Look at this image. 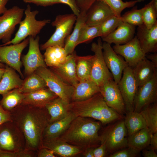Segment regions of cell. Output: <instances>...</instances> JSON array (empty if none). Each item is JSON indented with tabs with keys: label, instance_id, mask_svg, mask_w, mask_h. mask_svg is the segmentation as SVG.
<instances>
[{
	"label": "cell",
	"instance_id": "1",
	"mask_svg": "<svg viewBox=\"0 0 157 157\" xmlns=\"http://www.w3.org/2000/svg\"><path fill=\"white\" fill-rule=\"evenodd\" d=\"M9 112L12 121L24 136L26 149L37 153L42 146L44 130L49 123L45 107L21 104Z\"/></svg>",
	"mask_w": 157,
	"mask_h": 157
},
{
	"label": "cell",
	"instance_id": "2",
	"mask_svg": "<svg viewBox=\"0 0 157 157\" xmlns=\"http://www.w3.org/2000/svg\"><path fill=\"white\" fill-rule=\"evenodd\" d=\"M101 123L88 117H76L58 138L82 149L93 148L101 142L98 134Z\"/></svg>",
	"mask_w": 157,
	"mask_h": 157
},
{
	"label": "cell",
	"instance_id": "3",
	"mask_svg": "<svg viewBox=\"0 0 157 157\" xmlns=\"http://www.w3.org/2000/svg\"><path fill=\"white\" fill-rule=\"evenodd\" d=\"M68 109L76 117L93 118L104 124L122 118V115L107 105L100 92L84 101L71 102Z\"/></svg>",
	"mask_w": 157,
	"mask_h": 157
},
{
	"label": "cell",
	"instance_id": "4",
	"mask_svg": "<svg viewBox=\"0 0 157 157\" xmlns=\"http://www.w3.org/2000/svg\"><path fill=\"white\" fill-rule=\"evenodd\" d=\"M39 13V11L37 10L31 11L30 6L28 4L24 11L25 18L19 23V29L14 38L0 46L19 43L28 36L35 38L42 29L51 22L49 19L37 20L35 17Z\"/></svg>",
	"mask_w": 157,
	"mask_h": 157
},
{
	"label": "cell",
	"instance_id": "5",
	"mask_svg": "<svg viewBox=\"0 0 157 157\" xmlns=\"http://www.w3.org/2000/svg\"><path fill=\"white\" fill-rule=\"evenodd\" d=\"M76 18L73 13L57 15L51 23L52 26L56 28L55 31L49 39L41 45V50H45L53 46L64 47L65 40L70 34Z\"/></svg>",
	"mask_w": 157,
	"mask_h": 157
},
{
	"label": "cell",
	"instance_id": "6",
	"mask_svg": "<svg viewBox=\"0 0 157 157\" xmlns=\"http://www.w3.org/2000/svg\"><path fill=\"white\" fill-rule=\"evenodd\" d=\"M35 72L44 80L47 88L58 97L67 104L71 102L73 86L64 81L47 67H39Z\"/></svg>",
	"mask_w": 157,
	"mask_h": 157
},
{
	"label": "cell",
	"instance_id": "7",
	"mask_svg": "<svg viewBox=\"0 0 157 157\" xmlns=\"http://www.w3.org/2000/svg\"><path fill=\"white\" fill-rule=\"evenodd\" d=\"M26 149L24 136L13 121L0 126V150L18 151Z\"/></svg>",
	"mask_w": 157,
	"mask_h": 157
},
{
	"label": "cell",
	"instance_id": "8",
	"mask_svg": "<svg viewBox=\"0 0 157 157\" xmlns=\"http://www.w3.org/2000/svg\"><path fill=\"white\" fill-rule=\"evenodd\" d=\"M91 50L94 55L92 60L90 78L99 86L109 80L113 79L104 58L101 38H98L97 42L92 43Z\"/></svg>",
	"mask_w": 157,
	"mask_h": 157
},
{
	"label": "cell",
	"instance_id": "9",
	"mask_svg": "<svg viewBox=\"0 0 157 157\" xmlns=\"http://www.w3.org/2000/svg\"><path fill=\"white\" fill-rule=\"evenodd\" d=\"M126 128L124 120H122L108 127L100 136L101 143L106 145V151L116 152L128 147Z\"/></svg>",
	"mask_w": 157,
	"mask_h": 157
},
{
	"label": "cell",
	"instance_id": "10",
	"mask_svg": "<svg viewBox=\"0 0 157 157\" xmlns=\"http://www.w3.org/2000/svg\"><path fill=\"white\" fill-rule=\"evenodd\" d=\"M157 70L147 82L138 87L134 101L133 111L140 113L146 106L156 102Z\"/></svg>",
	"mask_w": 157,
	"mask_h": 157
},
{
	"label": "cell",
	"instance_id": "11",
	"mask_svg": "<svg viewBox=\"0 0 157 157\" xmlns=\"http://www.w3.org/2000/svg\"><path fill=\"white\" fill-rule=\"evenodd\" d=\"M24 10L14 6L0 16V40L3 44L11 40L16 26L22 21Z\"/></svg>",
	"mask_w": 157,
	"mask_h": 157
},
{
	"label": "cell",
	"instance_id": "12",
	"mask_svg": "<svg viewBox=\"0 0 157 157\" xmlns=\"http://www.w3.org/2000/svg\"><path fill=\"white\" fill-rule=\"evenodd\" d=\"M28 44V37L18 44L0 46V62L16 71L22 78L24 77L21 71V56Z\"/></svg>",
	"mask_w": 157,
	"mask_h": 157
},
{
	"label": "cell",
	"instance_id": "13",
	"mask_svg": "<svg viewBox=\"0 0 157 157\" xmlns=\"http://www.w3.org/2000/svg\"><path fill=\"white\" fill-rule=\"evenodd\" d=\"M29 38L28 51L22 57L25 74L28 76L35 72L40 67H47L44 61V56L41 54L39 47L40 37Z\"/></svg>",
	"mask_w": 157,
	"mask_h": 157
},
{
	"label": "cell",
	"instance_id": "14",
	"mask_svg": "<svg viewBox=\"0 0 157 157\" xmlns=\"http://www.w3.org/2000/svg\"><path fill=\"white\" fill-rule=\"evenodd\" d=\"M123 76L117 83L123 99L126 111L134 110V101L138 87L134 77L132 68L127 66L123 70Z\"/></svg>",
	"mask_w": 157,
	"mask_h": 157
},
{
	"label": "cell",
	"instance_id": "15",
	"mask_svg": "<svg viewBox=\"0 0 157 157\" xmlns=\"http://www.w3.org/2000/svg\"><path fill=\"white\" fill-rule=\"evenodd\" d=\"M100 92L107 105L119 114L126 112L124 102L117 84L111 79L99 86Z\"/></svg>",
	"mask_w": 157,
	"mask_h": 157
},
{
	"label": "cell",
	"instance_id": "16",
	"mask_svg": "<svg viewBox=\"0 0 157 157\" xmlns=\"http://www.w3.org/2000/svg\"><path fill=\"white\" fill-rule=\"evenodd\" d=\"M113 48L117 54L124 57L128 66L132 68L146 57L136 36L126 43L115 44Z\"/></svg>",
	"mask_w": 157,
	"mask_h": 157
},
{
	"label": "cell",
	"instance_id": "17",
	"mask_svg": "<svg viewBox=\"0 0 157 157\" xmlns=\"http://www.w3.org/2000/svg\"><path fill=\"white\" fill-rule=\"evenodd\" d=\"M104 58L113 79L117 84L120 80L124 69L128 65L124 59L114 51L111 44L102 43Z\"/></svg>",
	"mask_w": 157,
	"mask_h": 157
},
{
	"label": "cell",
	"instance_id": "18",
	"mask_svg": "<svg viewBox=\"0 0 157 157\" xmlns=\"http://www.w3.org/2000/svg\"><path fill=\"white\" fill-rule=\"evenodd\" d=\"M136 36L146 55L157 52V23L149 29L144 24L138 26Z\"/></svg>",
	"mask_w": 157,
	"mask_h": 157
},
{
	"label": "cell",
	"instance_id": "19",
	"mask_svg": "<svg viewBox=\"0 0 157 157\" xmlns=\"http://www.w3.org/2000/svg\"><path fill=\"white\" fill-rule=\"evenodd\" d=\"M114 15L112 10L106 4L96 0L86 12L85 24L92 26L100 25Z\"/></svg>",
	"mask_w": 157,
	"mask_h": 157
},
{
	"label": "cell",
	"instance_id": "20",
	"mask_svg": "<svg viewBox=\"0 0 157 157\" xmlns=\"http://www.w3.org/2000/svg\"><path fill=\"white\" fill-rule=\"evenodd\" d=\"M135 26L122 22L114 31L101 38L102 40L110 44L121 45L126 43L134 37Z\"/></svg>",
	"mask_w": 157,
	"mask_h": 157
},
{
	"label": "cell",
	"instance_id": "21",
	"mask_svg": "<svg viewBox=\"0 0 157 157\" xmlns=\"http://www.w3.org/2000/svg\"><path fill=\"white\" fill-rule=\"evenodd\" d=\"M76 55L74 51L68 55L67 60L63 63L57 67H50L63 80L74 87L79 82L76 70Z\"/></svg>",
	"mask_w": 157,
	"mask_h": 157
},
{
	"label": "cell",
	"instance_id": "22",
	"mask_svg": "<svg viewBox=\"0 0 157 157\" xmlns=\"http://www.w3.org/2000/svg\"><path fill=\"white\" fill-rule=\"evenodd\" d=\"M42 147L49 149L54 153L63 157L73 156L81 153L83 151L81 148L71 145L59 138L43 140Z\"/></svg>",
	"mask_w": 157,
	"mask_h": 157
},
{
	"label": "cell",
	"instance_id": "23",
	"mask_svg": "<svg viewBox=\"0 0 157 157\" xmlns=\"http://www.w3.org/2000/svg\"><path fill=\"white\" fill-rule=\"evenodd\" d=\"M24 94L21 104L40 107H45L48 103L58 97L47 87Z\"/></svg>",
	"mask_w": 157,
	"mask_h": 157
},
{
	"label": "cell",
	"instance_id": "24",
	"mask_svg": "<svg viewBox=\"0 0 157 157\" xmlns=\"http://www.w3.org/2000/svg\"><path fill=\"white\" fill-rule=\"evenodd\" d=\"M76 117L74 114L69 112L67 115L64 118L49 123L44 131L42 141L59 137Z\"/></svg>",
	"mask_w": 157,
	"mask_h": 157
},
{
	"label": "cell",
	"instance_id": "25",
	"mask_svg": "<svg viewBox=\"0 0 157 157\" xmlns=\"http://www.w3.org/2000/svg\"><path fill=\"white\" fill-rule=\"evenodd\" d=\"M134 77L138 87L149 81L157 70V67L146 57L132 68Z\"/></svg>",
	"mask_w": 157,
	"mask_h": 157
},
{
	"label": "cell",
	"instance_id": "26",
	"mask_svg": "<svg viewBox=\"0 0 157 157\" xmlns=\"http://www.w3.org/2000/svg\"><path fill=\"white\" fill-rule=\"evenodd\" d=\"M99 92V86L90 78L79 81L74 87L71 101H84Z\"/></svg>",
	"mask_w": 157,
	"mask_h": 157
},
{
	"label": "cell",
	"instance_id": "27",
	"mask_svg": "<svg viewBox=\"0 0 157 157\" xmlns=\"http://www.w3.org/2000/svg\"><path fill=\"white\" fill-rule=\"evenodd\" d=\"M23 80L15 70L6 65L4 72L0 81V94L2 95L14 89L19 88Z\"/></svg>",
	"mask_w": 157,
	"mask_h": 157
},
{
	"label": "cell",
	"instance_id": "28",
	"mask_svg": "<svg viewBox=\"0 0 157 157\" xmlns=\"http://www.w3.org/2000/svg\"><path fill=\"white\" fill-rule=\"evenodd\" d=\"M86 12H80L77 16L74 29L66 38L64 48L67 54L73 53L75 47L78 45L81 28L85 24Z\"/></svg>",
	"mask_w": 157,
	"mask_h": 157
},
{
	"label": "cell",
	"instance_id": "29",
	"mask_svg": "<svg viewBox=\"0 0 157 157\" xmlns=\"http://www.w3.org/2000/svg\"><path fill=\"white\" fill-rule=\"evenodd\" d=\"M44 57L47 66L50 67H58L67 60L68 55L64 47L53 46L45 49Z\"/></svg>",
	"mask_w": 157,
	"mask_h": 157
},
{
	"label": "cell",
	"instance_id": "30",
	"mask_svg": "<svg viewBox=\"0 0 157 157\" xmlns=\"http://www.w3.org/2000/svg\"><path fill=\"white\" fill-rule=\"evenodd\" d=\"M67 104L58 97L45 106L50 116L49 123L60 120L67 116L69 112Z\"/></svg>",
	"mask_w": 157,
	"mask_h": 157
},
{
	"label": "cell",
	"instance_id": "31",
	"mask_svg": "<svg viewBox=\"0 0 157 157\" xmlns=\"http://www.w3.org/2000/svg\"><path fill=\"white\" fill-rule=\"evenodd\" d=\"M152 134L149 129L146 128L129 135L127 138L128 147L140 151L150 144Z\"/></svg>",
	"mask_w": 157,
	"mask_h": 157
},
{
	"label": "cell",
	"instance_id": "32",
	"mask_svg": "<svg viewBox=\"0 0 157 157\" xmlns=\"http://www.w3.org/2000/svg\"><path fill=\"white\" fill-rule=\"evenodd\" d=\"M127 113L124 121L129 135L147 128L144 119L140 113L134 111Z\"/></svg>",
	"mask_w": 157,
	"mask_h": 157
},
{
	"label": "cell",
	"instance_id": "33",
	"mask_svg": "<svg viewBox=\"0 0 157 157\" xmlns=\"http://www.w3.org/2000/svg\"><path fill=\"white\" fill-rule=\"evenodd\" d=\"M93 55L75 56L76 70L79 82L90 78Z\"/></svg>",
	"mask_w": 157,
	"mask_h": 157
},
{
	"label": "cell",
	"instance_id": "34",
	"mask_svg": "<svg viewBox=\"0 0 157 157\" xmlns=\"http://www.w3.org/2000/svg\"><path fill=\"white\" fill-rule=\"evenodd\" d=\"M0 104L5 110L10 112L21 104L24 97V94L19 88L15 89L2 95Z\"/></svg>",
	"mask_w": 157,
	"mask_h": 157
},
{
	"label": "cell",
	"instance_id": "35",
	"mask_svg": "<svg viewBox=\"0 0 157 157\" xmlns=\"http://www.w3.org/2000/svg\"><path fill=\"white\" fill-rule=\"evenodd\" d=\"M47 87L44 80L35 72L23 80L19 89L21 92L26 93Z\"/></svg>",
	"mask_w": 157,
	"mask_h": 157
},
{
	"label": "cell",
	"instance_id": "36",
	"mask_svg": "<svg viewBox=\"0 0 157 157\" xmlns=\"http://www.w3.org/2000/svg\"><path fill=\"white\" fill-rule=\"evenodd\" d=\"M146 122L147 128L152 133L157 132V104L156 102L143 108L140 112Z\"/></svg>",
	"mask_w": 157,
	"mask_h": 157
},
{
	"label": "cell",
	"instance_id": "37",
	"mask_svg": "<svg viewBox=\"0 0 157 157\" xmlns=\"http://www.w3.org/2000/svg\"><path fill=\"white\" fill-rule=\"evenodd\" d=\"M106 4L112 10L114 15L120 18L121 13L127 8L134 6L136 3L140 2L139 0H132L124 2L122 0H97Z\"/></svg>",
	"mask_w": 157,
	"mask_h": 157
},
{
	"label": "cell",
	"instance_id": "38",
	"mask_svg": "<svg viewBox=\"0 0 157 157\" xmlns=\"http://www.w3.org/2000/svg\"><path fill=\"white\" fill-rule=\"evenodd\" d=\"M143 24L148 29L151 28L157 23V10L151 1L141 8Z\"/></svg>",
	"mask_w": 157,
	"mask_h": 157
},
{
	"label": "cell",
	"instance_id": "39",
	"mask_svg": "<svg viewBox=\"0 0 157 157\" xmlns=\"http://www.w3.org/2000/svg\"><path fill=\"white\" fill-rule=\"evenodd\" d=\"M98 37H100V25L89 26L85 24L81 28L78 45Z\"/></svg>",
	"mask_w": 157,
	"mask_h": 157
},
{
	"label": "cell",
	"instance_id": "40",
	"mask_svg": "<svg viewBox=\"0 0 157 157\" xmlns=\"http://www.w3.org/2000/svg\"><path fill=\"white\" fill-rule=\"evenodd\" d=\"M122 22L134 26H139L143 24L141 9H138L137 6L126 12L121 17Z\"/></svg>",
	"mask_w": 157,
	"mask_h": 157
},
{
	"label": "cell",
	"instance_id": "41",
	"mask_svg": "<svg viewBox=\"0 0 157 157\" xmlns=\"http://www.w3.org/2000/svg\"><path fill=\"white\" fill-rule=\"evenodd\" d=\"M122 22L121 18L115 15L107 19L100 25L101 38L105 37L114 31Z\"/></svg>",
	"mask_w": 157,
	"mask_h": 157
},
{
	"label": "cell",
	"instance_id": "42",
	"mask_svg": "<svg viewBox=\"0 0 157 157\" xmlns=\"http://www.w3.org/2000/svg\"><path fill=\"white\" fill-rule=\"evenodd\" d=\"M37 153L26 149L18 151L0 150V157H33L37 156Z\"/></svg>",
	"mask_w": 157,
	"mask_h": 157
},
{
	"label": "cell",
	"instance_id": "43",
	"mask_svg": "<svg viewBox=\"0 0 157 157\" xmlns=\"http://www.w3.org/2000/svg\"><path fill=\"white\" fill-rule=\"evenodd\" d=\"M115 152L110 155V157H135L137 156L140 151L130 147Z\"/></svg>",
	"mask_w": 157,
	"mask_h": 157
},
{
	"label": "cell",
	"instance_id": "44",
	"mask_svg": "<svg viewBox=\"0 0 157 157\" xmlns=\"http://www.w3.org/2000/svg\"><path fill=\"white\" fill-rule=\"evenodd\" d=\"M26 3H33L37 6L44 7L52 6L55 4L61 3L59 0H22Z\"/></svg>",
	"mask_w": 157,
	"mask_h": 157
},
{
	"label": "cell",
	"instance_id": "45",
	"mask_svg": "<svg viewBox=\"0 0 157 157\" xmlns=\"http://www.w3.org/2000/svg\"><path fill=\"white\" fill-rule=\"evenodd\" d=\"M80 12H86L97 0H76Z\"/></svg>",
	"mask_w": 157,
	"mask_h": 157
},
{
	"label": "cell",
	"instance_id": "46",
	"mask_svg": "<svg viewBox=\"0 0 157 157\" xmlns=\"http://www.w3.org/2000/svg\"><path fill=\"white\" fill-rule=\"evenodd\" d=\"M61 3L67 5L71 8L73 13L76 16L80 13V10L77 4L76 0H59Z\"/></svg>",
	"mask_w": 157,
	"mask_h": 157
},
{
	"label": "cell",
	"instance_id": "47",
	"mask_svg": "<svg viewBox=\"0 0 157 157\" xmlns=\"http://www.w3.org/2000/svg\"><path fill=\"white\" fill-rule=\"evenodd\" d=\"M9 121H12L10 113L4 109L0 104V126Z\"/></svg>",
	"mask_w": 157,
	"mask_h": 157
},
{
	"label": "cell",
	"instance_id": "48",
	"mask_svg": "<svg viewBox=\"0 0 157 157\" xmlns=\"http://www.w3.org/2000/svg\"><path fill=\"white\" fill-rule=\"evenodd\" d=\"M38 157H56L54 152L52 150L45 148H40L37 152Z\"/></svg>",
	"mask_w": 157,
	"mask_h": 157
},
{
	"label": "cell",
	"instance_id": "49",
	"mask_svg": "<svg viewBox=\"0 0 157 157\" xmlns=\"http://www.w3.org/2000/svg\"><path fill=\"white\" fill-rule=\"evenodd\" d=\"M101 144L99 147L94 149V157H103L105 156L106 151V145L103 143H101Z\"/></svg>",
	"mask_w": 157,
	"mask_h": 157
},
{
	"label": "cell",
	"instance_id": "50",
	"mask_svg": "<svg viewBox=\"0 0 157 157\" xmlns=\"http://www.w3.org/2000/svg\"><path fill=\"white\" fill-rule=\"evenodd\" d=\"M149 144L151 145V149L154 150L157 149V132L152 134Z\"/></svg>",
	"mask_w": 157,
	"mask_h": 157
},
{
	"label": "cell",
	"instance_id": "51",
	"mask_svg": "<svg viewBox=\"0 0 157 157\" xmlns=\"http://www.w3.org/2000/svg\"><path fill=\"white\" fill-rule=\"evenodd\" d=\"M146 58L157 67V53L156 52L146 55Z\"/></svg>",
	"mask_w": 157,
	"mask_h": 157
},
{
	"label": "cell",
	"instance_id": "52",
	"mask_svg": "<svg viewBox=\"0 0 157 157\" xmlns=\"http://www.w3.org/2000/svg\"><path fill=\"white\" fill-rule=\"evenodd\" d=\"M142 155L144 157H157V155L155 150L151 149V150H142Z\"/></svg>",
	"mask_w": 157,
	"mask_h": 157
},
{
	"label": "cell",
	"instance_id": "53",
	"mask_svg": "<svg viewBox=\"0 0 157 157\" xmlns=\"http://www.w3.org/2000/svg\"><path fill=\"white\" fill-rule=\"evenodd\" d=\"M10 0H0V15L3 14L7 10L6 5Z\"/></svg>",
	"mask_w": 157,
	"mask_h": 157
},
{
	"label": "cell",
	"instance_id": "54",
	"mask_svg": "<svg viewBox=\"0 0 157 157\" xmlns=\"http://www.w3.org/2000/svg\"><path fill=\"white\" fill-rule=\"evenodd\" d=\"M93 148H89L85 149V151L84 156L86 157H94L93 154Z\"/></svg>",
	"mask_w": 157,
	"mask_h": 157
},
{
	"label": "cell",
	"instance_id": "55",
	"mask_svg": "<svg viewBox=\"0 0 157 157\" xmlns=\"http://www.w3.org/2000/svg\"><path fill=\"white\" fill-rule=\"evenodd\" d=\"M5 71V68L0 67V81Z\"/></svg>",
	"mask_w": 157,
	"mask_h": 157
},
{
	"label": "cell",
	"instance_id": "56",
	"mask_svg": "<svg viewBox=\"0 0 157 157\" xmlns=\"http://www.w3.org/2000/svg\"><path fill=\"white\" fill-rule=\"evenodd\" d=\"M153 5L155 9L157 10V0H152Z\"/></svg>",
	"mask_w": 157,
	"mask_h": 157
},
{
	"label": "cell",
	"instance_id": "57",
	"mask_svg": "<svg viewBox=\"0 0 157 157\" xmlns=\"http://www.w3.org/2000/svg\"><path fill=\"white\" fill-rule=\"evenodd\" d=\"M5 67H6V65H4L3 63H1L0 62V67L5 68Z\"/></svg>",
	"mask_w": 157,
	"mask_h": 157
},
{
	"label": "cell",
	"instance_id": "58",
	"mask_svg": "<svg viewBox=\"0 0 157 157\" xmlns=\"http://www.w3.org/2000/svg\"><path fill=\"white\" fill-rule=\"evenodd\" d=\"M140 1V2L141 1H145V0H139Z\"/></svg>",
	"mask_w": 157,
	"mask_h": 157
}]
</instances>
